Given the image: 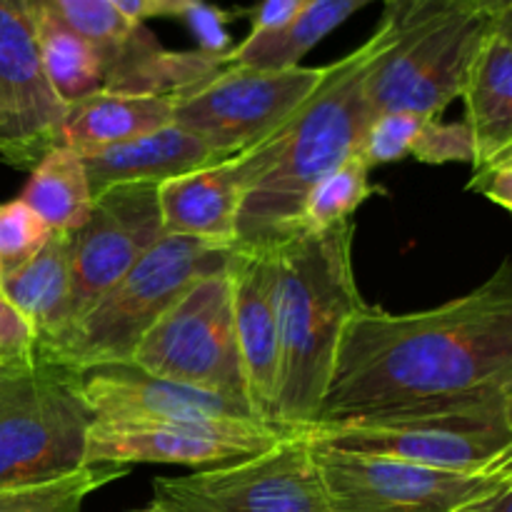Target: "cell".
<instances>
[{
  "label": "cell",
  "mask_w": 512,
  "mask_h": 512,
  "mask_svg": "<svg viewBox=\"0 0 512 512\" xmlns=\"http://www.w3.org/2000/svg\"><path fill=\"white\" fill-rule=\"evenodd\" d=\"M93 420L70 370L38 355L0 365V490L83 468Z\"/></svg>",
  "instance_id": "cell-6"
},
{
  "label": "cell",
  "mask_w": 512,
  "mask_h": 512,
  "mask_svg": "<svg viewBox=\"0 0 512 512\" xmlns=\"http://www.w3.org/2000/svg\"><path fill=\"white\" fill-rule=\"evenodd\" d=\"M93 195L120 183H163L218 160L233 158L173 120L165 128L108 148L80 153Z\"/></svg>",
  "instance_id": "cell-19"
},
{
  "label": "cell",
  "mask_w": 512,
  "mask_h": 512,
  "mask_svg": "<svg viewBox=\"0 0 512 512\" xmlns=\"http://www.w3.org/2000/svg\"><path fill=\"white\" fill-rule=\"evenodd\" d=\"M0 290L33 325L38 353L63 343L75 325L70 235H50L33 258L0 278Z\"/></svg>",
  "instance_id": "cell-21"
},
{
  "label": "cell",
  "mask_w": 512,
  "mask_h": 512,
  "mask_svg": "<svg viewBox=\"0 0 512 512\" xmlns=\"http://www.w3.org/2000/svg\"><path fill=\"white\" fill-rule=\"evenodd\" d=\"M130 363L248 405L228 270H215L190 285L143 335Z\"/></svg>",
  "instance_id": "cell-9"
},
{
  "label": "cell",
  "mask_w": 512,
  "mask_h": 512,
  "mask_svg": "<svg viewBox=\"0 0 512 512\" xmlns=\"http://www.w3.org/2000/svg\"><path fill=\"white\" fill-rule=\"evenodd\" d=\"M65 105L50 88L23 0H0V160L33 170L60 145Z\"/></svg>",
  "instance_id": "cell-15"
},
{
  "label": "cell",
  "mask_w": 512,
  "mask_h": 512,
  "mask_svg": "<svg viewBox=\"0 0 512 512\" xmlns=\"http://www.w3.org/2000/svg\"><path fill=\"white\" fill-rule=\"evenodd\" d=\"M493 23V13L470 5H385V43L365 80L370 115L440 118L463 95L470 63Z\"/></svg>",
  "instance_id": "cell-4"
},
{
  "label": "cell",
  "mask_w": 512,
  "mask_h": 512,
  "mask_svg": "<svg viewBox=\"0 0 512 512\" xmlns=\"http://www.w3.org/2000/svg\"><path fill=\"white\" fill-rule=\"evenodd\" d=\"M153 503L173 512H338L300 430L235 463L155 478Z\"/></svg>",
  "instance_id": "cell-8"
},
{
  "label": "cell",
  "mask_w": 512,
  "mask_h": 512,
  "mask_svg": "<svg viewBox=\"0 0 512 512\" xmlns=\"http://www.w3.org/2000/svg\"><path fill=\"white\" fill-rule=\"evenodd\" d=\"M290 433L260 423L93 420L85 438V465H188L203 470L263 453Z\"/></svg>",
  "instance_id": "cell-13"
},
{
  "label": "cell",
  "mask_w": 512,
  "mask_h": 512,
  "mask_svg": "<svg viewBox=\"0 0 512 512\" xmlns=\"http://www.w3.org/2000/svg\"><path fill=\"white\" fill-rule=\"evenodd\" d=\"M125 18L143 23L153 18H183L193 25H203L218 10L210 8L205 0H110Z\"/></svg>",
  "instance_id": "cell-32"
},
{
  "label": "cell",
  "mask_w": 512,
  "mask_h": 512,
  "mask_svg": "<svg viewBox=\"0 0 512 512\" xmlns=\"http://www.w3.org/2000/svg\"><path fill=\"white\" fill-rule=\"evenodd\" d=\"M425 120L430 118H420L415 113L375 115V118H370L355 155L368 165V170L410 158L415 135L423 128Z\"/></svg>",
  "instance_id": "cell-28"
},
{
  "label": "cell",
  "mask_w": 512,
  "mask_h": 512,
  "mask_svg": "<svg viewBox=\"0 0 512 512\" xmlns=\"http://www.w3.org/2000/svg\"><path fill=\"white\" fill-rule=\"evenodd\" d=\"M503 415H505V425H508V433H510V443L505 445V450L500 455H495L493 460H490V468L498 470L500 475H503L505 480H508V485L512 488V393L505 398V405H503Z\"/></svg>",
  "instance_id": "cell-35"
},
{
  "label": "cell",
  "mask_w": 512,
  "mask_h": 512,
  "mask_svg": "<svg viewBox=\"0 0 512 512\" xmlns=\"http://www.w3.org/2000/svg\"><path fill=\"white\" fill-rule=\"evenodd\" d=\"M238 155L158 185L165 235L195 238L228 250L238 245V218L243 205Z\"/></svg>",
  "instance_id": "cell-18"
},
{
  "label": "cell",
  "mask_w": 512,
  "mask_h": 512,
  "mask_svg": "<svg viewBox=\"0 0 512 512\" xmlns=\"http://www.w3.org/2000/svg\"><path fill=\"white\" fill-rule=\"evenodd\" d=\"M468 190L480 193L490 203L500 205L505 213L512 215V160L483 170V173H473Z\"/></svg>",
  "instance_id": "cell-34"
},
{
  "label": "cell",
  "mask_w": 512,
  "mask_h": 512,
  "mask_svg": "<svg viewBox=\"0 0 512 512\" xmlns=\"http://www.w3.org/2000/svg\"><path fill=\"white\" fill-rule=\"evenodd\" d=\"M385 43L380 28L360 48L325 65V78L308 103L273 135L238 155L243 205L238 245L265 248L298 233L310 190L353 158L370 123L365 80Z\"/></svg>",
  "instance_id": "cell-2"
},
{
  "label": "cell",
  "mask_w": 512,
  "mask_h": 512,
  "mask_svg": "<svg viewBox=\"0 0 512 512\" xmlns=\"http://www.w3.org/2000/svg\"><path fill=\"white\" fill-rule=\"evenodd\" d=\"M163 238L158 183L100 190L83 228L70 233L75 323Z\"/></svg>",
  "instance_id": "cell-14"
},
{
  "label": "cell",
  "mask_w": 512,
  "mask_h": 512,
  "mask_svg": "<svg viewBox=\"0 0 512 512\" xmlns=\"http://www.w3.org/2000/svg\"><path fill=\"white\" fill-rule=\"evenodd\" d=\"M133 512H173V510L163 508V505H158V503H150V505H145V508H140V510H133Z\"/></svg>",
  "instance_id": "cell-39"
},
{
  "label": "cell",
  "mask_w": 512,
  "mask_h": 512,
  "mask_svg": "<svg viewBox=\"0 0 512 512\" xmlns=\"http://www.w3.org/2000/svg\"><path fill=\"white\" fill-rule=\"evenodd\" d=\"M503 400L428 405L303 428L315 445L443 470H480L510 443Z\"/></svg>",
  "instance_id": "cell-7"
},
{
  "label": "cell",
  "mask_w": 512,
  "mask_h": 512,
  "mask_svg": "<svg viewBox=\"0 0 512 512\" xmlns=\"http://www.w3.org/2000/svg\"><path fill=\"white\" fill-rule=\"evenodd\" d=\"M33 28L35 48L50 88L63 105L103 90V63L88 40L70 30L40 0H23Z\"/></svg>",
  "instance_id": "cell-23"
},
{
  "label": "cell",
  "mask_w": 512,
  "mask_h": 512,
  "mask_svg": "<svg viewBox=\"0 0 512 512\" xmlns=\"http://www.w3.org/2000/svg\"><path fill=\"white\" fill-rule=\"evenodd\" d=\"M173 120V95L95 90V93L65 105L60 145H68L80 155L88 150L128 143L140 135L165 128Z\"/></svg>",
  "instance_id": "cell-22"
},
{
  "label": "cell",
  "mask_w": 512,
  "mask_h": 512,
  "mask_svg": "<svg viewBox=\"0 0 512 512\" xmlns=\"http://www.w3.org/2000/svg\"><path fill=\"white\" fill-rule=\"evenodd\" d=\"M373 193L368 165L353 155L310 190L300 210L298 233H320L353 220L355 210Z\"/></svg>",
  "instance_id": "cell-27"
},
{
  "label": "cell",
  "mask_w": 512,
  "mask_h": 512,
  "mask_svg": "<svg viewBox=\"0 0 512 512\" xmlns=\"http://www.w3.org/2000/svg\"><path fill=\"white\" fill-rule=\"evenodd\" d=\"M225 270L230 278L235 338H238L248 405L260 423L280 428L275 423L280 343L270 250L235 245L230 250Z\"/></svg>",
  "instance_id": "cell-17"
},
{
  "label": "cell",
  "mask_w": 512,
  "mask_h": 512,
  "mask_svg": "<svg viewBox=\"0 0 512 512\" xmlns=\"http://www.w3.org/2000/svg\"><path fill=\"white\" fill-rule=\"evenodd\" d=\"M230 250L165 235L73 325L63 343L38 353V358L75 375L98 365L130 363L155 320L190 285L223 270Z\"/></svg>",
  "instance_id": "cell-5"
},
{
  "label": "cell",
  "mask_w": 512,
  "mask_h": 512,
  "mask_svg": "<svg viewBox=\"0 0 512 512\" xmlns=\"http://www.w3.org/2000/svg\"><path fill=\"white\" fill-rule=\"evenodd\" d=\"M510 393L512 253L478 288L435 308L388 313L365 305L345 325L313 425Z\"/></svg>",
  "instance_id": "cell-1"
},
{
  "label": "cell",
  "mask_w": 512,
  "mask_h": 512,
  "mask_svg": "<svg viewBox=\"0 0 512 512\" xmlns=\"http://www.w3.org/2000/svg\"><path fill=\"white\" fill-rule=\"evenodd\" d=\"M75 380L95 420L198 425L260 423L245 403L193 385L158 378L133 363L98 365L78 373Z\"/></svg>",
  "instance_id": "cell-16"
},
{
  "label": "cell",
  "mask_w": 512,
  "mask_h": 512,
  "mask_svg": "<svg viewBox=\"0 0 512 512\" xmlns=\"http://www.w3.org/2000/svg\"><path fill=\"white\" fill-rule=\"evenodd\" d=\"M415 3H450V5H470V8H483L488 13L495 15L500 13L508 0H385L383 5H415Z\"/></svg>",
  "instance_id": "cell-36"
},
{
  "label": "cell",
  "mask_w": 512,
  "mask_h": 512,
  "mask_svg": "<svg viewBox=\"0 0 512 512\" xmlns=\"http://www.w3.org/2000/svg\"><path fill=\"white\" fill-rule=\"evenodd\" d=\"M410 158L425 165H445V163H470L475 160L473 133L460 123H445L440 118L425 120L423 128L415 135V143L410 148Z\"/></svg>",
  "instance_id": "cell-30"
},
{
  "label": "cell",
  "mask_w": 512,
  "mask_h": 512,
  "mask_svg": "<svg viewBox=\"0 0 512 512\" xmlns=\"http://www.w3.org/2000/svg\"><path fill=\"white\" fill-rule=\"evenodd\" d=\"M460 100L475 143L473 173L512 160V35L495 23L470 63Z\"/></svg>",
  "instance_id": "cell-20"
},
{
  "label": "cell",
  "mask_w": 512,
  "mask_h": 512,
  "mask_svg": "<svg viewBox=\"0 0 512 512\" xmlns=\"http://www.w3.org/2000/svg\"><path fill=\"white\" fill-rule=\"evenodd\" d=\"M0 278H3V270H0Z\"/></svg>",
  "instance_id": "cell-40"
},
{
  "label": "cell",
  "mask_w": 512,
  "mask_h": 512,
  "mask_svg": "<svg viewBox=\"0 0 512 512\" xmlns=\"http://www.w3.org/2000/svg\"><path fill=\"white\" fill-rule=\"evenodd\" d=\"M463 512H512V490H505V493L495 495V498L485 500V503L475 505V508H468Z\"/></svg>",
  "instance_id": "cell-37"
},
{
  "label": "cell",
  "mask_w": 512,
  "mask_h": 512,
  "mask_svg": "<svg viewBox=\"0 0 512 512\" xmlns=\"http://www.w3.org/2000/svg\"><path fill=\"white\" fill-rule=\"evenodd\" d=\"M88 40L103 63V90L178 95L228 65V50H168L110 0H40Z\"/></svg>",
  "instance_id": "cell-12"
},
{
  "label": "cell",
  "mask_w": 512,
  "mask_h": 512,
  "mask_svg": "<svg viewBox=\"0 0 512 512\" xmlns=\"http://www.w3.org/2000/svg\"><path fill=\"white\" fill-rule=\"evenodd\" d=\"M50 228L20 198L0 205V270L10 273L33 258L50 238Z\"/></svg>",
  "instance_id": "cell-29"
},
{
  "label": "cell",
  "mask_w": 512,
  "mask_h": 512,
  "mask_svg": "<svg viewBox=\"0 0 512 512\" xmlns=\"http://www.w3.org/2000/svg\"><path fill=\"white\" fill-rule=\"evenodd\" d=\"M370 3L385 0H310L303 13L285 30L270 35H248L235 48L228 50V63L250 65V68H290L350 15L368 8Z\"/></svg>",
  "instance_id": "cell-25"
},
{
  "label": "cell",
  "mask_w": 512,
  "mask_h": 512,
  "mask_svg": "<svg viewBox=\"0 0 512 512\" xmlns=\"http://www.w3.org/2000/svg\"><path fill=\"white\" fill-rule=\"evenodd\" d=\"M310 0H263L253 13V28L248 35H270L288 28L305 10Z\"/></svg>",
  "instance_id": "cell-33"
},
{
  "label": "cell",
  "mask_w": 512,
  "mask_h": 512,
  "mask_svg": "<svg viewBox=\"0 0 512 512\" xmlns=\"http://www.w3.org/2000/svg\"><path fill=\"white\" fill-rule=\"evenodd\" d=\"M313 448L338 512H463L512 490L490 465L443 470L315 443Z\"/></svg>",
  "instance_id": "cell-11"
},
{
  "label": "cell",
  "mask_w": 512,
  "mask_h": 512,
  "mask_svg": "<svg viewBox=\"0 0 512 512\" xmlns=\"http://www.w3.org/2000/svg\"><path fill=\"white\" fill-rule=\"evenodd\" d=\"M38 355V335L0 290V365L28 363Z\"/></svg>",
  "instance_id": "cell-31"
},
{
  "label": "cell",
  "mask_w": 512,
  "mask_h": 512,
  "mask_svg": "<svg viewBox=\"0 0 512 512\" xmlns=\"http://www.w3.org/2000/svg\"><path fill=\"white\" fill-rule=\"evenodd\" d=\"M355 233V220H345L265 245L273 260L280 343L275 423L285 430H303L318 420L345 325L368 305L355 280Z\"/></svg>",
  "instance_id": "cell-3"
},
{
  "label": "cell",
  "mask_w": 512,
  "mask_h": 512,
  "mask_svg": "<svg viewBox=\"0 0 512 512\" xmlns=\"http://www.w3.org/2000/svg\"><path fill=\"white\" fill-rule=\"evenodd\" d=\"M123 465H83L75 473L45 483L0 490V512H83L88 495L125 478Z\"/></svg>",
  "instance_id": "cell-26"
},
{
  "label": "cell",
  "mask_w": 512,
  "mask_h": 512,
  "mask_svg": "<svg viewBox=\"0 0 512 512\" xmlns=\"http://www.w3.org/2000/svg\"><path fill=\"white\" fill-rule=\"evenodd\" d=\"M20 200L48 225L50 233L70 235L83 228L95 200L83 158L68 145L50 148L30 170Z\"/></svg>",
  "instance_id": "cell-24"
},
{
  "label": "cell",
  "mask_w": 512,
  "mask_h": 512,
  "mask_svg": "<svg viewBox=\"0 0 512 512\" xmlns=\"http://www.w3.org/2000/svg\"><path fill=\"white\" fill-rule=\"evenodd\" d=\"M495 28L505 30V33L512 35V0H508V3L500 8V13L495 15Z\"/></svg>",
  "instance_id": "cell-38"
},
{
  "label": "cell",
  "mask_w": 512,
  "mask_h": 512,
  "mask_svg": "<svg viewBox=\"0 0 512 512\" xmlns=\"http://www.w3.org/2000/svg\"><path fill=\"white\" fill-rule=\"evenodd\" d=\"M325 78L323 68H250L228 63L203 83L173 95L175 123L223 155H238L293 118Z\"/></svg>",
  "instance_id": "cell-10"
}]
</instances>
